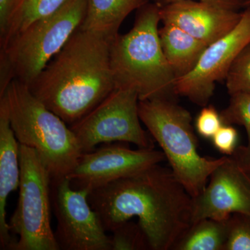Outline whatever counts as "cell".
Instances as JSON below:
<instances>
[{
  "mask_svg": "<svg viewBox=\"0 0 250 250\" xmlns=\"http://www.w3.org/2000/svg\"><path fill=\"white\" fill-rule=\"evenodd\" d=\"M0 98L6 103L18 142L37 152L52 180L65 178L71 173L82 152L70 126L17 80L9 83Z\"/></svg>",
  "mask_w": 250,
  "mask_h": 250,
  "instance_id": "obj_4",
  "label": "cell"
},
{
  "mask_svg": "<svg viewBox=\"0 0 250 250\" xmlns=\"http://www.w3.org/2000/svg\"><path fill=\"white\" fill-rule=\"evenodd\" d=\"M106 232L136 217L151 250H170L191 225L192 197L170 168L156 164L90 190Z\"/></svg>",
  "mask_w": 250,
  "mask_h": 250,
  "instance_id": "obj_1",
  "label": "cell"
},
{
  "mask_svg": "<svg viewBox=\"0 0 250 250\" xmlns=\"http://www.w3.org/2000/svg\"><path fill=\"white\" fill-rule=\"evenodd\" d=\"M134 26L111 42L110 62L116 88L134 90L140 101L174 100L175 75L161 47L160 7L152 1L137 10Z\"/></svg>",
  "mask_w": 250,
  "mask_h": 250,
  "instance_id": "obj_3",
  "label": "cell"
},
{
  "mask_svg": "<svg viewBox=\"0 0 250 250\" xmlns=\"http://www.w3.org/2000/svg\"><path fill=\"white\" fill-rule=\"evenodd\" d=\"M20 143L11 128L6 103L0 98V249L14 250L17 240L6 220V203L19 188Z\"/></svg>",
  "mask_w": 250,
  "mask_h": 250,
  "instance_id": "obj_14",
  "label": "cell"
},
{
  "mask_svg": "<svg viewBox=\"0 0 250 250\" xmlns=\"http://www.w3.org/2000/svg\"><path fill=\"white\" fill-rule=\"evenodd\" d=\"M113 40L78 29L30 85L31 93L68 126L116 88L110 50Z\"/></svg>",
  "mask_w": 250,
  "mask_h": 250,
  "instance_id": "obj_2",
  "label": "cell"
},
{
  "mask_svg": "<svg viewBox=\"0 0 250 250\" xmlns=\"http://www.w3.org/2000/svg\"><path fill=\"white\" fill-rule=\"evenodd\" d=\"M223 125L220 113L211 105L203 106L195 120L197 133L207 139H211Z\"/></svg>",
  "mask_w": 250,
  "mask_h": 250,
  "instance_id": "obj_23",
  "label": "cell"
},
{
  "mask_svg": "<svg viewBox=\"0 0 250 250\" xmlns=\"http://www.w3.org/2000/svg\"><path fill=\"white\" fill-rule=\"evenodd\" d=\"M86 189L75 190L65 178L52 180L51 200L57 225L59 250H111L100 217L92 208Z\"/></svg>",
  "mask_w": 250,
  "mask_h": 250,
  "instance_id": "obj_9",
  "label": "cell"
},
{
  "mask_svg": "<svg viewBox=\"0 0 250 250\" xmlns=\"http://www.w3.org/2000/svg\"><path fill=\"white\" fill-rule=\"evenodd\" d=\"M182 1L184 0H150V1L158 5L159 7ZM198 1L211 3V4L218 5L228 9L235 10V11H240V10L244 9V3L243 0H198Z\"/></svg>",
  "mask_w": 250,
  "mask_h": 250,
  "instance_id": "obj_25",
  "label": "cell"
},
{
  "mask_svg": "<svg viewBox=\"0 0 250 250\" xmlns=\"http://www.w3.org/2000/svg\"><path fill=\"white\" fill-rule=\"evenodd\" d=\"M211 139L215 149L226 156L233 155L238 147V133L232 125H223Z\"/></svg>",
  "mask_w": 250,
  "mask_h": 250,
  "instance_id": "obj_24",
  "label": "cell"
},
{
  "mask_svg": "<svg viewBox=\"0 0 250 250\" xmlns=\"http://www.w3.org/2000/svg\"><path fill=\"white\" fill-rule=\"evenodd\" d=\"M18 205L9 222L14 250H59L51 228L52 177L32 148L20 144Z\"/></svg>",
  "mask_w": 250,
  "mask_h": 250,
  "instance_id": "obj_7",
  "label": "cell"
},
{
  "mask_svg": "<svg viewBox=\"0 0 250 250\" xmlns=\"http://www.w3.org/2000/svg\"><path fill=\"white\" fill-rule=\"evenodd\" d=\"M159 34L163 52L176 79L195 68L208 46L172 24H164Z\"/></svg>",
  "mask_w": 250,
  "mask_h": 250,
  "instance_id": "obj_15",
  "label": "cell"
},
{
  "mask_svg": "<svg viewBox=\"0 0 250 250\" xmlns=\"http://www.w3.org/2000/svg\"><path fill=\"white\" fill-rule=\"evenodd\" d=\"M228 219L205 218L192 223L176 242L172 250H225L228 241Z\"/></svg>",
  "mask_w": 250,
  "mask_h": 250,
  "instance_id": "obj_18",
  "label": "cell"
},
{
  "mask_svg": "<svg viewBox=\"0 0 250 250\" xmlns=\"http://www.w3.org/2000/svg\"><path fill=\"white\" fill-rule=\"evenodd\" d=\"M67 0H15L4 31L0 34V48L32 23L53 14Z\"/></svg>",
  "mask_w": 250,
  "mask_h": 250,
  "instance_id": "obj_17",
  "label": "cell"
},
{
  "mask_svg": "<svg viewBox=\"0 0 250 250\" xmlns=\"http://www.w3.org/2000/svg\"><path fill=\"white\" fill-rule=\"evenodd\" d=\"M250 42V8H245L236 27L207 46L195 68L177 79L176 95L185 97L202 107L208 105L215 84L225 80L237 55Z\"/></svg>",
  "mask_w": 250,
  "mask_h": 250,
  "instance_id": "obj_10",
  "label": "cell"
},
{
  "mask_svg": "<svg viewBox=\"0 0 250 250\" xmlns=\"http://www.w3.org/2000/svg\"><path fill=\"white\" fill-rule=\"evenodd\" d=\"M242 170L244 172L247 179H248V182H249V183L250 184V169H249V170H243V169H242Z\"/></svg>",
  "mask_w": 250,
  "mask_h": 250,
  "instance_id": "obj_27",
  "label": "cell"
},
{
  "mask_svg": "<svg viewBox=\"0 0 250 250\" xmlns=\"http://www.w3.org/2000/svg\"><path fill=\"white\" fill-rule=\"evenodd\" d=\"M208 180L192 198L191 225L202 219L225 220L233 213L250 214V184L232 156H228Z\"/></svg>",
  "mask_w": 250,
  "mask_h": 250,
  "instance_id": "obj_12",
  "label": "cell"
},
{
  "mask_svg": "<svg viewBox=\"0 0 250 250\" xmlns=\"http://www.w3.org/2000/svg\"><path fill=\"white\" fill-rule=\"evenodd\" d=\"M139 101L135 90L115 88L89 113L70 125L82 154L92 152L101 143L113 142L154 148L150 134L141 125Z\"/></svg>",
  "mask_w": 250,
  "mask_h": 250,
  "instance_id": "obj_8",
  "label": "cell"
},
{
  "mask_svg": "<svg viewBox=\"0 0 250 250\" xmlns=\"http://www.w3.org/2000/svg\"><path fill=\"white\" fill-rule=\"evenodd\" d=\"M245 8H250V0H243Z\"/></svg>",
  "mask_w": 250,
  "mask_h": 250,
  "instance_id": "obj_28",
  "label": "cell"
},
{
  "mask_svg": "<svg viewBox=\"0 0 250 250\" xmlns=\"http://www.w3.org/2000/svg\"><path fill=\"white\" fill-rule=\"evenodd\" d=\"M15 0H0V34L4 31Z\"/></svg>",
  "mask_w": 250,
  "mask_h": 250,
  "instance_id": "obj_26",
  "label": "cell"
},
{
  "mask_svg": "<svg viewBox=\"0 0 250 250\" xmlns=\"http://www.w3.org/2000/svg\"><path fill=\"white\" fill-rule=\"evenodd\" d=\"M159 14L163 24H174L207 45L232 31L242 16L241 11L198 0L166 5Z\"/></svg>",
  "mask_w": 250,
  "mask_h": 250,
  "instance_id": "obj_13",
  "label": "cell"
},
{
  "mask_svg": "<svg viewBox=\"0 0 250 250\" xmlns=\"http://www.w3.org/2000/svg\"><path fill=\"white\" fill-rule=\"evenodd\" d=\"M165 159L164 153L154 148L131 149L121 143H104L92 152L83 153L67 178L75 190L90 191L139 173Z\"/></svg>",
  "mask_w": 250,
  "mask_h": 250,
  "instance_id": "obj_11",
  "label": "cell"
},
{
  "mask_svg": "<svg viewBox=\"0 0 250 250\" xmlns=\"http://www.w3.org/2000/svg\"><path fill=\"white\" fill-rule=\"evenodd\" d=\"M87 0H67L53 14L39 20L0 52V97L17 80L30 85L81 27Z\"/></svg>",
  "mask_w": 250,
  "mask_h": 250,
  "instance_id": "obj_6",
  "label": "cell"
},
{
  "mask_svg": "<svg viewBox=\"0 0 250 250\" xmlns=\"http://www.w3.org/2000/svg\"><path fill=\"white\" fill-rule=\"evenodd\" d=\"M111 233V250H150L146 233L139 223L128 220Z\"/></svg>",
  "mask_w": 250,
  "mask_h": 250,
  "instance_id": "obj_20",
  "label": "cell"
},
{
  "mask_svg": "<svg viewBox=\"0 0 250 250\" xmlns=\"http://www.w3.org/2000/svg\"><path fill=\"white\" fill-rule=\"evenodd\" d=\"M224 250H250L249 213H233L228 219V241Z\"/></svg>",
  "mask_w": 250,
  "mask_h": 250,
  "instance_id": "obj_22",
  "label": "cell"
},
{
  "mask_svg": "<svg viewBox=\"0 0 250 250\" xmlns=\"http://www.w3.org/2000/svg\"><path fill=\"white\" fill-rule=\"evenodd\" d=\"M150 0H87L86 12L80 28L114 40L122 23L131 12Z\"/></svg>",
  "mask_w": 250,
  "mask_h": 250,
  "instance_id": "obj_16",
  "label": "cell"
},
{
  "mask_svg": "<svg viewBox=\"0 0 250 250\" xmlns=\"http://www.w3.org/2000/svg\"><path fill=\"white\" fill-rule=\"evenodd\" d=\"M225 81L229 95L250 93V42L237 55Z\"/></svg>",
  "mask_w": 250,
  "mask_h": 250,
  "instance_id": "obj_21",
  "label": "cell"
},
{
  "mask_svg": "<svg viewBox=\"0 0 250 250\" xmlns=\"http://www.w3.org/2000/svg\"><path fill=\"white\" fill-rule=\"evenodd\" d=\"M229 105L220 112L224 125L243 126L246 131V146L236 148L231 155L243 170L250 169V93H236L230 95Z\"/></svg>",
  "mask_w": 250,
  "mask_h": 250,
  "instance_id": "obj_19",
  "label": "cell"
},
{
  "mask_svg": "<svg viewBox=\"0 0 250 250\" xmlns=\"http://www.w3.org/2000/svg\"><path fill=\"white\" fill-rule=\"evenodd\" d=\"M140 119L159 145L176 179L194 198L205 189L210 174L228 156L203 157L190 112L174 100L139 101Z\"/></svg>",
  "mask_w": 250,
  "mask_h": 250,
  "instance_id": "obj_5",
  "label": "cell"
}]
</instances>
